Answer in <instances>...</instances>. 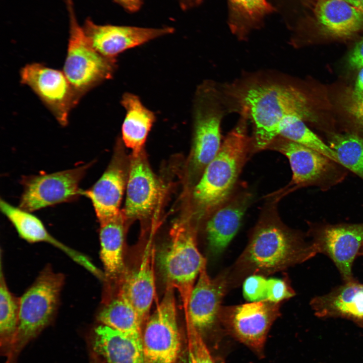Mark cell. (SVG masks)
Masks as SVG:
<instances>
[{"mask_svg": "<svg viewBox=\"0 0 363 363\" xmlns=\"http://www.w3.org/2000/svg\"><path fill=\"white\" fill-rule=\"evenodd\" d=\"M221 85L231 112L245 113L252 123L254 153L267 149L286 118L317 120L308 93L285 74L247 73Z\"/></svg>", "mask_w": 363, "mask_h": 363, "instance_id": "obj_1", "label": "cell"}, {"mask_svg": "<svg viewBox=\"0 0 363 363\" xmlns=\"http://www.w3.org/2000/svg\"><path fill=\"white\" fill-rule=\"evenodd\" d=\"M280 199L276 196L265 206L247 247L228 270L229 287L239 285L252 275L265 276L284 270L317 253L312 243H307L301 234L281 221L277 208Z\"/></svg>", "mask_w": 363, "mask_h": 363, "instance_id": "obj_2", "label": "cell"}, {"mask_svg": "<svg viewBox=\"0 0 363 363\" xmlns=\"http://www.w3.org/2000/svg\"><path fill=\"white\" fill-rule=\"evenodd\" d=\"M239 114L236 125L193 188V202L200 219H206L235 191L242 169L254 153L253 139L248 134L249 118L245 113Z\"/></svg>", "mask_w": 363, "mask_h": 363, "instance_id": "obj_3", "label": "cell"}, {"mask_svg": "<svg viewBox=\"0 0 363 363\" xmlns=\"http://www.w3.org/2000/svg\"><path fill=\"white\" fill-rule=\"evenodd\" d=\"M230 112L221 84L206 80L198 85L193 100V136L190 157L191 173L198 180L220 150L221 123Z\"/></svg>", "mask_w": 363, "mask_h": 363, "instance_id": "obj_4", "label": "cell"}, {"mask_svg": "<svg viewBox=\"0 0 363 363\" xmlns=\"http://www.w3.org/2000/svg\"><path fill=\"white\" fill-rule=\"evenodd\" d=\"M64 282L63 274L46 266L20 298L17 331L7 363H15L24 347L51 323Z\"/></svg>", "mask_w": 363, "mask_h": 363, "instance_id": "obj_5", "label": "cell"}, {"mask_svg": "<svg viewBox=\"0 0 363 363\" xmlns=\"http://www.w3.org/2000/svg\"><path fill=\"white\" fill-rule=\"evenodd\" d=\"M69 17V38L64 73L82 97L111 78L117 68L116 58L105 56L93 46L77 20L72 0H66Z\"/></svg>", "mask_w": 363, "mask_h": 363, "instance_id": "obj_6", "label": "cell"}, {"mask_svg": "<svg viewBox=\"0 0 363 363\" xmlns=\"http://www.w3.org/2000/svg\"><path fill=\"white\" fill-rule=\"evenodd\" d=\"M158 262L167 285L177 290L186 310L189 298L205 258L198 247L195 230L186 222L175 223L168 243L158 256Z\"/></svg>", "mask_w": 363, "mask_h": 363, "instance_id": "obj_7", "label": "cell"}, {"mask_svg": "<svg viewBox=\"0 0 363 363\" xmlns=\"http://www.w3.org/2000/svg\"><path fill=\"white\" fill-rule=\"evenodd\" d=\"M267 149L279 152L288 159L292 171V179L282 196L304 187L316 186L323 189L333 186L344 177L340 164L312 148L278 135Z\"/></svg>", "mask_w": 363, "mask_h": 363, "instance_id": "obj_8", "label": "cell"}, {"mask_svg": "<svg viewBox=\"0 0 363 363\" xmlns=\"http://www.w3.org/2000/svg\"><path fill=\"white\" fill-rule=\"evenodd\" d=\"M174 289L165 293L142 333L145 363H175L180 347Z\"/></svg>", "mask_w": 363, "mask_h": 363, "instance_id": "obj_9", "label": "cell"}, {"mask_svg": "<svg viewBox=\"0 0 363 363\" xmlns=\"http://www.w3.org/2000/svg\"><path fill=\"white\" fill-rule=\"evenodd\" d=\"M93 163L54 173L24 176L21 182L23 192L19 207L32 212L76 200L82 195L80 184Z\"/></svg>", "mask_w": 363, "mask_h": 363, "instance_id": "obj_10", "label": "cell"}, {"mask_svg": "<svg viewBox=\"0 0 363 363\" xmlns=\"http://www.w3.org/2000/svg\"><path fill=\"white\" fill-rule=\"evenodd\" d=\"M280 304L266 300L222 306L220 320L239 341L260 352L271 326L280 315Z\"/></svg>", "mask_w": 363, "mask_h": 363, "instance_id": "obj_11", "label": "cell"}, {"mask_svg": "<svg viewBox=\"0 0 363 363\" xmlns=\"http://www.w3.org/2000/svg\"><path fill=\"white\" fill-rule=\"evenodd\" d=\"M20 77L21 83L32 89L59 123L67 125L70 111L81 97L64 72L32 63L21 70Z\"/></svg>", "mask_w": 363, "mask_h": 363, "instance_id": "obj_12", "label": "cell"}, {"mask_svg": "<svg viewBox=\"0 0 363 363\" xmlns=\"http://www.w3.org/2000/svg\"><path fill=\"white\" fill-rule=\"evenodd\" d=\"M317 253L327 255L346 282L353 280L352 266L363 247V223L326 224L310 230Z\"/></svg>", "mask_w": 363, "mask_h": 363, "instance_id": "obj_13", "label": "cell"}, {"mask_svg": "<svg viewBox=\"0 0 363 363\" xmlns=\"http://www.w3.org/2000/svg\"><path fill=\"white\" fill-rule=\"evenodd\" d=\"M84 30L94 48L103 55L116 58L120 53L159 37L172 34L174 28L99 25L87 18Z\"/></svg>", "mask_w": 363, "mask_h": 363, "instance_id": "obj_14", "label": "cell"}, {"mask_svg": "<svg viewBox=\"0 0 363 363\" xmlns=\"http://www.w3.org/2000/svg\"><path fill=\"white\" fill-rule=\"evenodd\" d=\"M229 287L228 270L211 278L206 265L202 269L185 311L186 319L200 332L211 328L220 320L222 300Z\"/></svg>", "mask_w": 363, "mask_h": 363, "instance_id": "obj_15", "label": "cell"}, {"mask_svg": "<svg viewBox=\"0 0 363 363\" xmlns=\"http://www.w3.org/2000/svg\"><path fill=\"white\" fill-rule=\"evenodd\" d=\"M126 184V199L123 211L126 218H145L152 214L160 194L158 181L143 151L132 154Z\"/></svg>", "mask_w": 363, "mask_h": 363, "instance_id": "obj_16", "label": "cell"}, {"mask_svg": "<svg viewBox=\"0 0 363 363\" xmlns=\"http://www.w3.org/2000/svg\"><path fill=\"white\" fill-rule=\"evenodd\" d=\"M252 199L248 190L235 191L206 218V237L213 256L221 254L236 234Z\"/></svg>", "mask_w": 363, "mask_h": 363, "instance_id": "obj_17", "label": "cell"}, {"mask_svg": "<svg viewBox=\"0 0 363 363\" xmlns=\"http://www.w3.org/2000/svg\"><path fill=\"white\" fill-rule=\"evenodd\" d=\"M127 180L121 158L117 152L98 180L82 195L92 202L99 222H104L118 214Z\"/></svg>", "mask_w": 363, "mask_h": 363, "instance_id": "obj_18", "label": "cell"}, {"mask_svg": "<svg viewBox=\"0 0 363 363\" xmlns=\"http://www.w3.org/2000/svg\"><path fill=\"white\" fill-rule=\"evenodd\" d=\"M92 343L94 351L108 363H145L142 336L101 324L94 330Z\"/></svg>", "mask_w": 363, "mask_h": 363, "instance_id": "obj_19", "label": "cell"}, {"mask_svg": "<svg viewBox=\"0 0 363 363\" xmlns=\"http://www.w3.org/2000/svg\"><path fill=\"white\" fill-rule=\"evenodd\" d=\"M318 25L326 34L347 37L363 27V12L345 0H313Z\"/></svg>", "mask_w": 363, "mask_h": 363, "instance_id": "obj_20", "label": "cell"}, {"mask_svg": "<svg viewBox=\"0 0 363 363\" xmlns=\"http://www.w3.org/2000/svg\"><path fill=\"white\" fill-rule=\"evenodd\" d=\"M154 260L155 250L150 239L137 269L122 285L143 323L149 317L155 293Z\"/></svg>", "mask_w": 363, "mask_h": 363, "instance_id": "obj_21", "label": "cell"}, {"mask_svg": "<svg viewBox=\"0 0 363 363\" xmlns=\"http://www.w3.org/2000/svg\"><path fill=\"white\" fill-rule=\"evenodd\" d=\"M311 305L319 316H341L363 320V284L353 280L327 294L313 298Z\"/></svg>", "mask_w": 363, "mask_h": 363, "instance_id": "obj_22", "label": "cell"}, {"mask_svg": "<svg viewBox=\"0 0 363 363\" xmlns=\"http://www.w3.org/2000/svg\"><path fill=\"white\" fill-rule=\"evenodd\" d=\"M125 217L123 211L100 223V255L103 266L104 279H117L124 269V244Z\"/></svg>", "mask_w": 363, "mask_h": 363, "instance_id": "obj_23", "label": "cell"}, {"mask_svg": "<svg viewBox=\"0 0 363 363\" xmlns=\"http://www.w3.org/2000/svg\"><path fill=\"white\" fill-rule=\"evenodd\" d=\"M120 102L126 110L122 127V140L126 146L132 150L133 154H138L143 151L156 116L134 94L125 93Z\"/></svg>", "mask_w": 363, "mask_h": 363, "instance_id": "obj_24", "label": "cell"}, {"mask_svg": "<svg viewBox=\"0 0 363 363\" xmlns=\"http://www.w3.org/2000/svg\"><path fill=\"white\" fill-rule=\"evenodd\" d=\"M0 209L24 240L32 243H46L59 249L70 258L75 256L76 250L53 237L42 221L31 212L15 207L3 199L0 200Z\"/></svg>", "mask_w": 363, "mask_h": 363, "instance_id": "obj_25", "label": "cell"}, {"mask_svg": "<svg viewBox=\"0 0 363 363\" xmlns=\"http://www.w3.org/2000/svg\"><path fill=\"white\" fill-rule=\"evenodd\" d=\"M228 24L238 40H246L250 33L262 24L265 17L274 11L266 0H227Z\"/></svg>", "mask_w": 363, "mask_h": 363, "instance_id": "obj_26", "label": "cell"}, {"mask_svg": "<svg viewBox=\"0 0 363 363\" xmlns=\"http://www.w3.org/2000/svg\"><path fill=\"white\" fill-rule=\"evenodd\" d=\"M104 302L97 315L101 324L126 334L142 335L143 323L122 286L116 295Z\"/></svg>", "mask_w": 363, "mask_h": 363, "instance_id": "obj_27", "label": "cell"}, {"mask_svg": "<svg viewBox=\"0 0 363 363\" xmlns=\"http://www.w3.org/2000/svg\"><path fill=\"white\" fill-rule=\"evenodd\" d=\"M20 298L7 286L1 261L0 272V343L1 351L7 357L13 346L17 331Z\"/></svg>", "mask_w": 363, "mask_h": 363, "instance_id": "obj_28", "label": "cell"}, {"mask_svg": "<svg viewBox=\"0 0 363 363\" xmlns=\"http://www.w3.org/2000/svg\"><path fill=\"white\" fill-rule=\"evenodd\" d=\"M328 143L339 163L363 179V138L354 133L334 134Z\"/></svg>", "mask_w": 363, "mask_h": 363, "instance_id": "obj_29", "label": "cell"}, {"mask_svg": "<svg viewBox=\"0 0 363 363\" xmlns=\"http://www.w3.org/2000/svg\"><path fill=\"white\" fill-rule=\"evenodd\" d=\"M279 135L316 150L339 163L335 152L298 117L284 119L280 125Z\"/></svg>", "mask_w": 363, "mask_h": 363, "instance_id": "obj_30", "label": "cell"}, {"mask_svg": "<svg viewBox=\"0 0 363 363\" xmlns=\"http://www.w3.org/2000/svg\"><path fill=\"white\" fill-rule=\"evenodd\" d=\"M190 363H214L200 332L186 319Z\"/></svg>", "mask_w": 363, "mask_h": 363, "instance_id": "obj_31", "label": "cell"}, {"mask_svg": "<svg viewBox=\"0 0 363 363\" xmlns=\"http://www.w3.org/2000/svg\"><path fill=\"white\" fill-rule=\"evenodd\" d=\"M267 280L264 276L254 274L247 277L243 282V294L251 302L267 299Z\"/></svg>", "mask_w": 363, "mask_h": 363, "instance_id": "obj_32", "label": "cell"}, {"mask_svg": "<svg viewBox=\"0 0 363 363\" xmlns=\"http://www.w3.org/2000/svg\"><path fill=\"white\" fill-rule=\"evenodd\" d=\"M294 294V290L286 280L277 278L267 280V300L280 303Z\"/></svg>", "mask_w": 363, "mask_h": 363, "instance_id": "obj_33", "label": "cell"}, {"mask_svg": "<svg viewBox=\"0 0 363 363\" xmlns=\"http://www.w3.org/2000/svg\"><path fill=\"white\" fill-rule=\"evenodd\" d=\"M347 64L352 70H359L363 67V37L358 41L350 52Z\"/></svg>", "mask_w": 363, "mask_h": 363, "instance_id": "obj_34", "label": "cell"}, {"mask_svg": "<svg viewBox=\"0 0 363 363\" xmlns=\"http://www.w3.org/2000/svg\"><path fill=\"white\" fill-rule=\"evenodd\" d=\"M345 108L355 122L363 126V96L357 99H349Z\"/></svg>", "mask_w": 363, "mask_h": 363, "instance_id": "obj_35", "label": "cell"}, {"mask_svg": "<svg viewBox=\"0 0 363 363\" xmlns=\"http://www.w3.org/2000/svg\"><path fill=\"white\" fill-rule=\"evenodd\" d=\"M127 12L134 13L138 12L143 4V0H113Z\"/></svg>", "mask_w": 363, "mask_h": 363, "instance_id": "obj_36", "label": "cell"}, {"mask_svg": "<svg viewBox=\"0 0 363 363\" xmlns=\"http://www.w3.org/2000/svg\"><path fill=\"white\" fill-rule=\"evenodd\" d=\"M359 70L349 99H357L363 96V67Z\"/></svg>", "mask_w": 363, "mask_h": 363, "instance_id": "obj_37", "label": "cell"}, {"mask_svg": "<svg viewBox=\"0 0 363 363\" xmlns=\"http://www.w3.org/2000/svg\"><path fill=\"white\" fill-rule=\"evenodd\" d=\"M363 12V0H345Z\"/></svg>", "mask_w": 363, "mask_h": 363, "instance_id": "obj_38", "label": "cell"}, {"mask_svg": "<svg viewBox=\"0 0 363 363\" xmlns=\"http://www.w3.org/2000/svg\"><path fill=\"white\" fill-rule=\"evenodd\" d=\"M204 0H188V10L197 7L200 5Z\"/></svg>", "mask_w": 363, "mask_h": 363, "instance_id": "obj_39", "label": "cell"}, {"mask_svg": "<svg viewBox=\"0 0 363 363\" xmlns=\"http://www.w3.org/2000/svg\"><path fill=\"white\" fill-rule=\"evenodd\" d=\"M181 9L183 10H188V0H177Z\"/></svg>", "mask_w": 363, "mask_h": 363, "instance_id": "obj_40", "label": "cell"}, {"mask_svg": "<svg viewBox=\"0 0 363 363\" xmlns=\"http://www.w3.org/2000/svg\"><path fill=\"white\" fill-rule=\"evenodd\" d=\"M181 363H190V361L188 359V360L184 361L183 362H182Z\"/></svg>", "mask_w": 363, "mask_h": 363, "instance_id": "obj_41", "label": "cell"}]
</instances>
